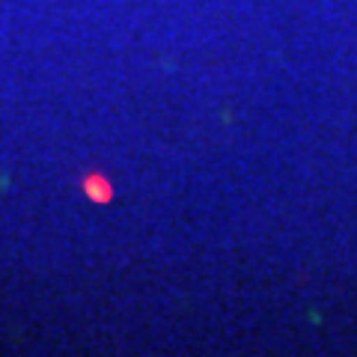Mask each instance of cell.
<instances>
[{
    "label": "cell",
    "mask_w": 357,
    "mask_h": 357,
    "mask_svg": "<svg viewBox=\"0 0 357 357\" xmlns=\"http://www.w3.org/2000/svg\"><path fill=\"white\" fill-rule=\"evenodd\" d=\"M84 191L89 199H96V203H107L110 199V185L105 182L102 176H86L84 178Z\"/></svg>",
    "instance_id": "cell-1"
}]
</instances>
